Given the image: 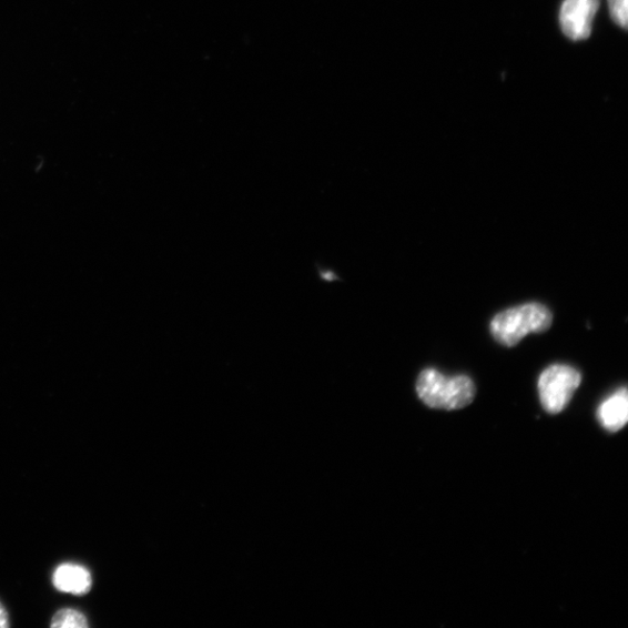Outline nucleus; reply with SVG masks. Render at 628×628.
Here are the masks:
<instances>
[{
	"instance_id": "obj_8",
	"label": "nucleus",
	"mask_w": 628,
	"mask_h": 628,
	"mask_svg": "<svg viewBox=\"0 0 628 628\" xmlns=\"http://www.w3.org/2000/svg\"><path fill=\"white\" fill-rule=\"evenodd\" d=\"M609 9L611 18L617 26L627 29L628 0H609Z\"/></svg>"
},
{
	"instance_id": "obj_1",
	"label": "nucleus",
	"mask_w": 628,
	"mask_h": 628,
	"mask_svg": "<svg viewBox=\"0 0 628 628\" xmlns=\"http://www.w3.org/2000/svg\"><path fill=\"white\" fill-rule=\"evenodd\" d=\"M553 323L549 308L540 303H528L505 310L492 321L494 340L505 346H517L530 333H544Z\"/></svg>"
},
{
	"instance_id": "obj_2",
	"label": "nucleus",
	"mask_w": 628,
	"mask_h": 628,
	"mask_svg": "<svg viewBox=\"0 0 628 628\" xmlns=\"http://www.w3.org/2000/svg\"><path fill=\"white\" fill-rule=\"evenodd\" d=\"M419 398L432 408L460 409L473 403L476 388L466 375L448 377L436 369H425L417 379Z\"/></svg>"
},
{
	"instance_id": "obj_9",
	"label": "nucleus",
	"mask_w": 628,
	"mask_h": 628,
	"mask_svg": "<svg viewBox=\"0 0 628 628\" xmlns=\"http://www.w3.org/2000/svg\"><path fill=\"white\" fill-rule=\"evenodd\" d=\"M9 616L8 612L6 610V608L3 607V604L0 602V628H7L9 627Z\"/></svg>"
},
{
	"instance_id": "obj_3",
	"label": "nucleus",
	"mask_w": 628,
	"mask_h": 628,
	"mask_svg": "<svg viewBox=\"0 0 628 628\" xmlns=\"http://www.w3.org/2000/svg\"><path fill=\"white\" fill-rule=\"evenodd\" d=\"M581 382V373L570 366L554 365L544 371L538 382V391L546 413H563Z\"/></svg>"
},
{
	"instance_id": "obj_4",
	"label": "nucleus",
	"mask_w": 628,
	"mask_h": 628,
	"mask_svg": "<svg viewBox=\"0 0 628 628\" xmlns=\"http://www.w3.org/2000/svg\"><path fill=\"white\" fill-rule=\"evenodd\" d=\"M599 0H565L560 11V26L566 37L574 41L590 37Z\"/></svg>"
},
{
	"instance_id": "obj_5",
	"label": "nucleus",
	"mask_w": 628,
	"mask_h": 628,
	"mask_svg": "<svg viewBox=\"0 0 628 628\" xmlns=\"http://www.w3.org/2000/svg\"><path fill=\"white\" fill-rule=\"evenodd\" d=\"M598 421L609 432L620 431L628 421V396L626 388L615 393L598 407Z\"/></svg>"
},
{
	"instance_id": "obj_6",
	"label": "nucleus",
	"mask_w": 628,
	"mask_h": 628,
	"mask_svg": "<svg viewBox=\"0 0 628 628\" xmlns=\"http://www.w3.org/2000/svg\"><path fill=\"white\" fill-rule=\"evenodd\" d=\"M55 588L72 595H85L90 591L92 579L88 569L79 565L60 566L53 576Z\"/></svg>"
},
{
	"instance_id": "obj_7",
	"label": "nucleus",
	"mask_w": 628,
	"mask_h": 628,
	"mask_svg": "<svg viewBox=\"0 0 628 628\" xmlns=\"http://www.w3.org/2000/svg\"><path fill=\"white\" fill-rule=\"evenodd\" d=\"M51 626L55 628H87L89 624L83 614L72 609H64L54 616Z\"/></svg>"
}]
</instances>
